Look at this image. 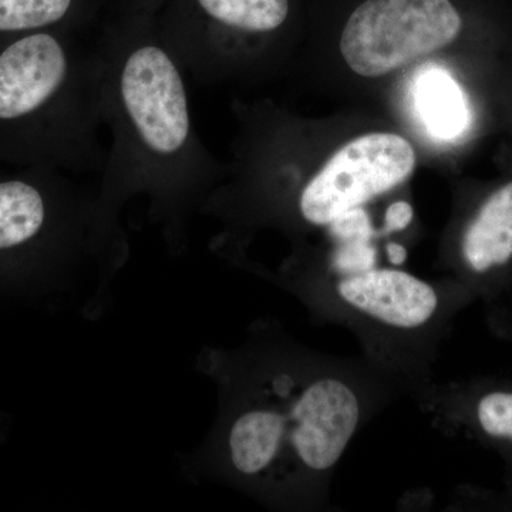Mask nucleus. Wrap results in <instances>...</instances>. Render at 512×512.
<instances>
[{"mask_svg": "<svg viewBox=\"0 0 512 512\" xmlns=\"http://www.w3.org/2000/svg\"><path fill=\"white\" fill-rule=\"evenodd\" d=\"M94 46L103 123L111 136L104 202L114 204L137 191L170 205L194 198L214 163L195 131L187 72L156 16L117 9L104 20Z\"/></svg>", "mask_w": 512, "mask_h": 512, "instance_id": "nucleus-1", "label": "nucleus"}, {"mask_svg": "<svg viewBox=\"0 0 512 512\" xmlns=\"http://www.w3.org/2000/svg\"><path fill=\"white\" fill-rule=\"evenodd\" d=\"M82 33L0 39V165L103 170L100 60Z\"/></svg>", "mask_w": 512, "mask_h": 512, "instance_id": "nucleus-2", "label": "nucleus"}, {"mask_svg": "<svg viewBox=\"0 0 512 512\" xmlns=\"http://www.w3.org/2000/svg\"><path fill=\"white\" fill-rule=\"evenodd\" d=\"M282 382L275 396L249 407L232 423V466L252 477L332 470L362 420L359 394L332 375Z\"/></svg>", "mask_w": 512, "mask_h": 512, "instance_id": "nucleus-3", "label": "nucleus"}, {"mask_svg": "<svg viewBox=\"0 0 512 512\" xmlns=\"http://www.w3.org/2000/svg\"><path fill=\"white\" fill-rule=\"evenodd\" d=\"M463 29L451 0H365L346 22L340 53L363 77H380L443 49Z\"/></svg>", "mask_w": 512, "mask_h": 512, "instance_id": "nucleus-4", "label": "nucleus"}, {"mask_svg": "<svg viewBox=\"0 0 512 512\" xmlns=\"http://www.w3.org/2000/svg\"><path fill=\"white\" fill-rule=\"evenodd\" d=\"M291 0H164L158 29L185 72L208 80L220 74L244 39L284 28Z\"/></svg>", "mask_w": 512, "mask_h": 512, "instance_id": "nucleus-5", "label": "nucleus"}, {"mask_svg": "<svg viewBox=\"0 0 512 512\" xmlns=\"http://www.w3.org/2000/svg\"><path fill=\"white\" fill-rule=\"evenodd\" d=\"M416 153L406 138L370 133L349 141L313 175L299 195L303 220L330 225L413 174Z\"/></svg>", "mask_w": 512, "mask_h": 512, "instance_id": "nucleus-6", "label": "nucleus"}, {"mask_svg": "<svg viewBox=\"0 0 512 512\" xmlns=\"http://www.w3.org/2000/svg\"><path fill=\"white\" fill-rule=\"evenodd\" d=\"M336 292L353 311L400 330L423 328L440 308L433 286L400 269L355 272L336 285Z\"/></svg>", "mask_w": 512, "mask_h": 512, "instance_id": "nucleus-7", "label": "nucleus"}, {"mask_svg": "<svg viewBox=\"0 0 512 512\" xmlns=\"http://www.w3.org/2000/svg\"><path fill=\"white\" fill-rule=\"evenodd\" d=\"M461 256L471 274L483 276L512 261V183L495 190L468 222Z\"/></svg>", "mask_w": 512, "mask_h": 512, "instance_id": "nucleus-8", "label": "nucleus"}, {"mask_svg": "<svg viewBox=\"0 0 512 512\" xmlns=\"http://www.w3.org/2000/svg\"><path fill=\"white\" fill-rule=\"evenodd\" d=\"M106 0H0V39L39 30L83 33Z\"/></svg>", "mask_w": 512, "mask_h": 512, "instance_id": "nucleus-9", "label": "nucleus"}, {"mask_svg": "<svg viewBox=\"0 0 512 512\" xmlns=\"http://www.w3.org/2000/svg\"><path fill=\"white\" fill-rule=\"evenodd\" d=\"M416 103L431 136L453 140L467 126L468 111L463 93L443 70L431 69L420 77Z\"/></svg>", "mask_w": 512, "mask_h": 512, "instance_id": "nucleus-10", "label": "nucleus"}, {"mask_svg": "<svg viewBox=\"0 0 512 512\" xmlns=\"http://www.w3.org/2000/svg\"><path fill=\"white\" fill-rule=\"evenodd\" d=\"M473 417L484 437L512 447V389H491L478 396Z\"/></svg>", "mask_w": 512, "mask_h": 512, "instance_id": "nucleus-11", "label": "nucleus"}, {"mask_svg": "<svg viewBox=\"0 0 512 512\" xmlns=\"http://www.w3.org/2000/svg\"><path fill=\"white\" fill-rule=\"evenodd\" d=\"M413 207L406 201L393 202L386 211L384 232L403 231L412 224Z\"/></svg>", "mask_w": 512, "mask_h": 512, "instance_id": "nucleus-12", "label": "nucleus"}, {"mask_svg": "<svg viewBox=\"0 0 512 512\" xmlns=\"http://www.w3.org/2000/svg\"><path fill=\"white\" fill-rule=\"evenodd\" d=\"M119 9L124 12L146 13L156 16L164 0H119Z\"/></svg>", "mask_w": 512, "mask_h": 512, "instance_id": "nucleus-13", "label": "nucleus"}, {"mask_svg": "<svg viewBox=\"0 0 512 512\" xmlns=\"http://www.w3.org/2000/svg\"><path fill=\"white\" fill-rule=\"evenodd\" d=\"M387 256H389L390 264L394 266L403 265L407 259V249L400 244H392L387 245Z\"/></svg>", "mask_w": 512, "mask_h": 512, "instance_id": "nucleus-14", "label": "nucleus"}]
</instances>
